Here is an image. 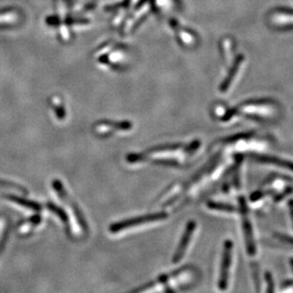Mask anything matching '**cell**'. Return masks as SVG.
<instances>
[{"mask_svg": "<svg viewBox=\"0 0 293 293\" xmlns=\"http://www.w3.org/2000/svg\"><path fill=\"white\" fill-rule=\"evenodd\" d=\"M168 217V214L165 212H159V213H155V214H148L142 216H138L136 218H132V219H127V220H123L119 223L112 225L110 227V231L113 234H116L120 231H122L124 229H129L135 226H138L140 224H144V223H148V222H154V221H159V220H164Z\"/></svg>", "mask_w": 293, "mask_h": 293, "instance_id": "obj_1", "label": "cell"}, {"mask_svg": "<svg viewBox=\"0 0 293 293\" xmlns=\"http://www.w3.org/2000/svg\"><path fill=\"white\" fill-rule=\"evenodd\" d=\"M233 242L231 240H226L224 242V250L221 261L220 268V275L218 281V288L221 291H225L228 288V280H229V272L232 262V251H233Z\"/></svg>", "mask_w": 293, "mask_h": 293, "instance_id": "obj_2", "label": "cell"}, {"mask_svg": "<svg viewBox=\"0 0 293 293\" xmlns=\"http://www.w3.org/2000/svg\"><path fill=\"white\" fill-rule=\"evenodd\" d=\"M196 228V223L193 220L189 221L187 225H186V228L184 230V233L181 236V239L180 242L174 254V256H173V263H178L181 259L183 258L184 256V254L186 252V249L189 245L190 240L192 238V235H193V233L195 231V229Z\"/></svg>", "mask_w": 293, "mask_h": 293, "instance_id": "obj_3", "label": "cell"}, {"mask_svg": "<svg viewBox=\"0 0 293 293\" xmlns=\"http://www.w3.org/2000/svg\"><path fill=\"white\" fill-rule=\"evenodd\" d=\"M243 230H244V236H245V242H246V248L247 252L250 255L254 256L256 253L255 243L254 238V233L251 221L248 217V213H243Z\"/></svg>", "mask_w": 293, "mask_h": 293, "instance_id": "obj_4", "label": "cell"}, {"mask_svg": "<svg viewBox=\"0 0 293 293\" xmlns=\"http://www.w3.org/2000/svg\"><path fill=\"white\" fill-rule=\"evenodd\" d=\"M255 160H257L258 162L261 163H267V164H273L276 166L285 168V169H289L293 172V162L290 160H286V159H282L276 156H273L266 155H254L253 156Z\"/></svg>", "mask_w": 293, "mask_h": 293, "instance_id": "obj_5", "label": "cell"}, {"mask_svg": "<svg viewBox=\"0 0 293 293\" xmlns=\"http://www.w3.org/2000/svg\"><path fill=\"white\" fill-rule=\"evenodd\" d=\"M185 145L182 143H168V144H160L156 145L155 147H152L146 151V154L150 153H160V152H171V151H176Z\"/></svg>", "mask_w": 293, "mask_h": 293, "instance_id": "obj_6", "label": "cell"}, {"mask_svg": "<svg viewBox=\"0 0 293 293\" xmlns=\"http://www.w3.org/2000/svg\"><path fill=\"white\" fill-rule=\"evenodd\" d=\"M207 207L215 210V211H221L226 213H236L239 212V210L231 204H226L222 202H216V201H208Z\"/></svg>", "mask_w": 293, "mask_h": 293, "instance_id": "obj_7", "label": "cell"}, {"mask_svg": "<svg viewBox=\"0 0 293 293\" xmlns=\"http://www.w3.org/2000/svg\"><path fill=\"white\" fill-rule=\"evenodd\" d=\"M254 136L253 132H245V133H238L234 136H230L227 138H222L220 141L223 143H232V142H236L240 139H247V138H252Z\"/></svg>", "mask_w": 293, "mask_h": 293, "instance_id": "obj_8", "label": "cell"}, {"mask_svg": "<svg viewBox=\"0 0 293 293\" xmlns=\"http://www.w3.org/2000/svg\"><path fill=\"white\" fill-rule=\"evenodd\" d=\"M273 103V100L271 99H251L248 101L243 102L238 107H245V106H256V105H266V104H272Z\"/></svg>", "mask_w": 293, "mask_h": 293, "instance_id": "obj_9", "label": "cell"}, {"mask_svg": "<svg viewBox=\"0 0 293 293\" xmlns=\"http://www.w3.org/2000/svg\"><path fill=\"white\" fill-rule=\"evenodd\" d=\"M153 164L156 165H162V166H168V167H180V164L174 159H156L152 161Z\"/></svg>", "mask_w": 293, "mask_h": 293, "instance_id": "obj_10", "label": "cell"}, {"mask_svg": "<svg viewBox=\"0 0 293 293\" xmlns=\"http://www.w3.org/2000/svg\"><path fill=\"white\" fill-rule=\"evenodd\" d=\"M273 193H274V191H273V190H268V191H261V190H259V191H256V192H254V193H253L251 195L250 200L252 202H254V201H257L259 199H261L262 197H264L266 195H269L271 194H273Z\"/></svg>", "mask_w": 293, "mask_h": 293, "instance_id": "obj_11", "label": "cell"}, {"mask_svg": "<svg viewBox=\"0 0 293 293\" xmlns=\"http://www.w3.org/2000/svg\"><path fill=\"white\" fill-rule=\"evenodd\" d=\"M199 146H200V140H199V139L193 140V141L190 143L189 145L184 146V152L191 155V154L195 153V152L198 149Z\"/></svg>", "mask_w": 293, "mask_h": 293, "instance_id": "obj_12", "label": "cell"}, {"mask_svg": "<svg viewBox=\"0 0 293 293\" xmlns=\"http://www.w3.org/2000/svg\"><path fill=\"white\" fill-rule=\"evenodd\" d=\"M265 278H266V281H267V284H268L267 293H273L274 292V282H273L272 273L267 272L265 273Z\"/></svg>", "mask_w": 293, "mask_h": 293, "instance_id": "obj_13", "label": "cell"}, {"mask_svg": "<svg viewBox=\"0 0 293 293\" xmlns=\"http://www.w3.org/2000/svg\"><path fill=\"white\" fill-rule=\"evenodd\" d=\"M273 235H274V237H276L279 240H281V241L286 242V243L293 245V237L290 236V235H286V234H279V233H274Z\"/></svg>", "mask_w": 293, "mask_h": 293, "instance_id": "obj_14", "label": "cell"}, {"mask_svg": "<svg viewBox=\"0 0 293 293\" xmlns=\"http://www.w3.org/2000/svg\"><path fill=\"white\" fill-rule=\"evenodd\" d=\"M293 192V188L292 187H288L287 189H285V191L283 193H281L280 195H277L274 196V201L275 202H279L280 200H282L283 198H285L287 195H289L290 194H292Z\"/></svg>", "mask_w": 293, "mask_h": 293, "instance_id": "obj_15", "label": "cell"}, {"mask_svg": "<svg viewBox=\"0 0 293 293\" xmlns=\"http://www.w3.org/2000/svg\"><path fill=\"white\" fill-rule=\"evenodd\" d=\"M253 271H254V282H255V288H256V291H257V292H260L258 269H257V266L255 265V263L253 264Z\"/></svg>", "mask_w": 293, "mask_h": 293, "instance_id": "obj_16", "label": "cell"}, {"mask_svg": "<svg viewBox=\"0 0 293 293\" xmlns=\"http://www.w3.org/2000/svg\"><path fill=\"white\" fill-rule=\"evenodd\" d=\"M293 280H288L286 282L283 283L282 285V288L285 289V288H290V287H293Z\"/></svg>", "mask_w": 293, "mask_h": 293, "instance_id": "obj_17", "label": "cell"}, {"mask_svg": "<svg viewBox=\"0 0 293 293\" xmlns=\"http://www.w3.org/2000/svg\"><path fill=\"white\" fill-rule=\"evenodd\" d=\"M289 208H290V214H291V217H292L293 224V199H291L289 201Z\"/></svg>", "mask_w": 293, "mask_h": 293, "instance_id": "obj_18", "label": "cell"}, {"mask_svg": "<svg viewBox=\"0 0 293 293\" xmlns=\"http://www.w3.org/2000/svg\"><path fill=\"white\" fill-rule=\"evenodd\" d=\"M291 265H292V267H293V258L291 259Z\"/></svg>", "mask_w": 293, "mask_h": 293, "instance_id": "obj_19", "label": "cell"}]
</instances>
